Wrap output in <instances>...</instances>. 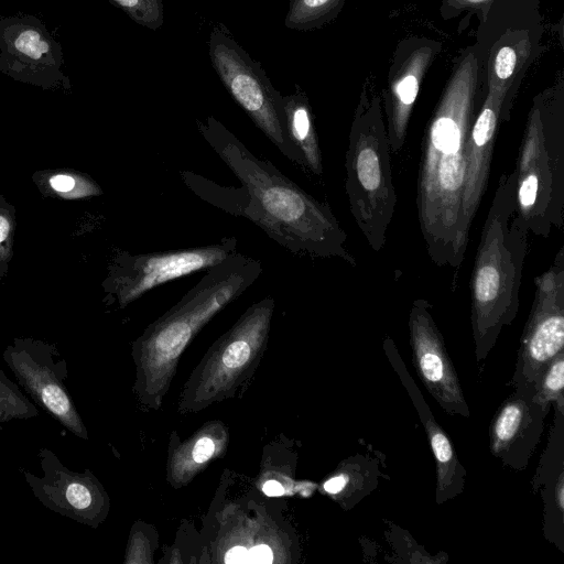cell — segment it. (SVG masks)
I'll list each match as a JSON object with an SVG mask.
<instances>
[{"label":"cell","instance_id":"1","mask_svg":"<svg viewBox=\"0 0 564 564\" xmlns=\"http://www.w3.org/2000/svg\"><path fill=\"white\" fill-rule=\"evenodd\" d=\"M196 123L204 140L240 183L239 187L224 186L193 171H180L183 183L196 196L248 219L293 254L339 258L356 265L346 247L347 235L327 203L306 193L270 161L257 158L213 116Z\"/></svg>","mask_w":564,"mask_h":564},{"label":"cell","instance_id":"2","mask_svg":"<svg viewBox=\"0 0 564 564\" xmlns=\"http://www.w3.org/2000/svg\"><path fill=\"white\" fill-rule=\"evenodd\" d=\"M478 61L471 48L454 64L425 127L416 183L420 230L430 259L458 271L469 241L462 203L470 129L477 116Z\"/></svg>","mask_w":564,"mask_h":564},{"label":"cell","instance_id":"3","mask_svg":"<svg viewBox=\"0 0 564 564\" xmlns=\"http://www.w3.org/2000/svg\"><path fill=\"white\" fill-rule=\"evenodd\" d=\"M263 271L259 259L238 251L208 268L184 296L150 324L133 344L135 392L141 403L159 408L185 347L225 306Z\"/></svg>","mask_w":564,"mask_h":564},{"label":"cell","instance_id":"4","mask_svg":"<svg viewBox=\"0 0 564 564\" xmlns=\"http://www.w3.org/2000/svg\"><path fill=\"white\" fill-rule=\"evenodd\" d=\"M514 212L513 170L500 176L470 276V321L478 365L485 362L501 330L511 325L519 311L529 232Z\"/></svg>","mask_w":564,"mask_h":564},{"label":"cell","instance_id":"5","mask_svg":"<svg viewBox=\"0 0 564 564\" xmlns=\"http://www.w3.org/2000/svg\"><path fill=\"white\" fill-rule=\"evenodd\" d=\"M514 217L547 238L564 225V107L562 96H536L516 161Z\"/></svg>","mask_w":564,"mask_h":564},{"label":"cell","instance_id":"6","mask_svg":"<svg viewBox=\"0 0 564 564\" xmlns=\"http://www.w3.org/2000/svg\"><path fill=\"white\" fill-rule=\"evenodd\" d=\"M390 155L381 99L364 91L348 134L345 192L359 231L376 252L386 243L398 200Z\"/></svg>","mask_w":564,"mask_h":564},{"label":"cell","instance_id":"7","mask_svg":"<svg viewBox=\"0 0 564 564\" xmlns=\"http://www.w3.org/2000/svg\"><path fill=\"white\" fill-rule=\"evenodd\" d=\"M274 306L272 296L253 303L210 346L184 387L180 411H199L230 398L251 377L267 347Z\"/></svg>","mask_w":564,"mask_h":564},{"label":"cell","instance_id":"8","mask_svg":"<svg viewBox=\"0 0 564 564\" xmlns=\"http://www.w3.org/2000/svg\"><path fill=\"white\" fill-rule=\"evenodd\" d=\"M207 45L212 66L232 99L284 158L305 171L304 160L288 132L282 95L261 64L221 23L213 26Z\"/></svg>","mask_w":564,"mask_h":564},{"label":"cell","instance_id":"9","mask_svg":"<svg viewBox=\"0 0 564 564\" xmlns=\"http://www.w3.org/2000/svg\"><path fill=\"white\" fill-rule=\"evenodd\" d=\"M534 299L517 356L511 388L533 386L543 369L564 351V247L534 278Z\"/></svg>","mask_w":564,"mask_h":564},{"label":"cell","instance_id":"10","mask_svg":"<svg viewBox=\"0 0 564 564\" xmlns=\"http://www.w3.org/2000/svg\"><path fill=\"white\" fill-rule=\"evenodd\" d=\"M63 50L36 17L0 18V70L43 87L64 80Z\"/></svg>","mask_w":564,"mask_h":564},{"label":"cell","instance_id":"11","mask_svg":"<svg viewBox=\"0 0 564 564\" xmlns=\"http://www.w3.org/2000/svg\"><path fill=\"white\" fill-rule=\"evenodd\" d=\"M408 326L412 364L427 392L447 414L469 417L459 377L429 301L416 299L412 302Z\"/></svg>","mask_w":564,"mask_h":564},{"label":"cell","instance_id":"12","mask_svg":"<svg viewBox=\"0 0 564 564\" xmlns=\"http://www.w3.org/2000/svg\"><path fill=\"white\" fill-rule=\"evenodd\" d=\"M237 251V238L225 237L206 246L127 254L120 261L117 290L126 305L150 290L221 262Z\"/></svg>","mask_w":564,"mask_h":564},{"label":"cell","instance_id":"13","mask_svg":"<svg viewBox=\"0 0 564 564\" xmlns=\"http://www.w3.org/2000/svg\"><path fill=\"white\" fill-rule=\"evenodd\" d=\"M551 405L535 398L533 386L513 389L489 424V451L505 467L523 470L534 453Z\"/></svg>","mask_w":564,"mask_h":564},{"label":"cell","instance_id":"14","mask_svg":"<svg viewBox=\"0 0 564 564\" xmlns=\"http://www.w3.org/2000/svg\"><path fill=\"white\" fill-rule=\"evenodd\" d=\"M441 43L410 37L398 45L383 91L386 130L391 154L404 145L409 121L423 78L441 51Z\"/></svg>","mask_w":564,"mask_h":564},{"label":"cell","instance_id":"15","mask_svg":"<svg viewBox=\"0 0 564 564\" xmlns=\"http://www.w3.org/2000/svg\"><path fill=\"white\" fill-rule=\"evenodd\" d=\"M382 347L424 427L435 460V502L436 505H443L463 492L467 470L460 463L449 436L435 420L417 384L405 367L394 341L387 336Z\"/></svg>","mask_w":564,"mask_h":564},{"label":"cell","instance_id":"16","mask_svg":"<svg viewBox=\"0 0 564 564\" xmlns=\"http://www.w3.org/2000/svg\"><path fill=\"white\" fill-rule=\"evenodd\" d=\"M503 98L487 90L473 122L466 156L463 193V220L467 231L487 189L498 127L501 123Z\"/></svg>","mask_w":564,"mask_h":564},{"label":"cell","instance_id":"17","mask_svg":"<svg viewBox=\"0 0 564 564\" xmlns=\"http://www.w3.org/2000/svg\"><path fill=\"white\" fill-rule=\"evenodd\" d=\"M8 365L29 393L73 433L86 438V431L63 384L62 369L53 357L13 354Z\"/></svg>","mask_w":564,"mask_h":564},{"label":"cell","instance_id":"18","mask_svg":"<svg viewBox=\"0 0 564 564\" xmlns=\"http://www.w3.org/2000/svg\"><path fill=\"white\" fill-rule=\"evenodd\" d=\"M532 486L544 502V535L563 551L564 545V420L554 419L547 447Z\"/></svg>","mask_w":564,"mask_h":564},{"label":"cell","instance_id":"19","mask_svg":"<svg viewBox=\"0 0 564 564\" xmlns=\"http://www.w3.org/2000/svg\"><path fill=\"white\" fill-rule=\"evenodd\" d=\"M45 477L35 479L31 486L35 495L51 509L78 521L94 519L97 511V486L88 476L73 474L65 469L53 456H46Z\"/></svg>","mask_w":564,"mask_h":564},{"label":"cell","instance_id":"20","mask_svg":"<svg viewBox=\"0 0 564 564\" xmlns=\"http://www.w3.org/2000/svg\"><path fill=\"white\" fill-rule=\"evenodd\" d=\"M531 54L525 32L505 34L490 52L487 67V88L503 98L501 122L510 119V110L521 74Z\"/></svg>","mask_w":564,"mask_h":564},{"label":"cell","instance_id":"21","mask_svg":"<svg viewBox=\"0 0 564 564\" xmlns=\"http://www.w3.org/2000/svg\"><path fill=\"white\" fill-rule=\"evenodd\" d=\"M380 453H357L344 459L324 481L323 490L345 510H350L376 490L381 477L387 478L380 466Z\"/></svg>","mask_w":564,"mask_h":564},{"label":"cell","instance_id":"22","mask_svg":"<svg viewBox=\"0 0 564 564\" xmlns=\"http://www.w3.org/2000/svg\"><path fill=\"white\" fill-rule=\"evenodd\" d=\"M282 101L286 115L288 132L304 160L305 171L321 176L323 174L322 151L314 115L305 91L296 85V90L282 96Z\"/></svg>","mask_w":564,"mask_h":564},{"label":"cell","instance_id":"23","mask_svg":"<svg viewBox=\"0 0 564 564\" xmlns=\"http://www.w3.org/2000/svg\"><path fill=\"white\" fill-rule=\"evenodd\" d=\"M345 0H291L284 25L296 31H311L334 21Z\"/></svg>","mask_w":564,"mask_h":564},{"label":"cell","instance_id":"24","mask_svg":"<svg viewBox=\"0 0 564 564\" xmlns=\"http://www.w3.org/2000/svg\"><path fill=\"white\" fill-rule=\"evenodd\" d=\"M191 449L186 446L181 455L173 458L170 464V476H173L175 482L188 481L197 471L198 467L204 466L216 454L218 446L210 435L203 433L194 442L189 441Z\"/></svg>","mask_w":564,"mask_h":564},{"label":"cell","instance_id":"25","mask_svg":"<svg viewBox=\"0 0 564 564\" xmlns=\"http://www.w3.org/2000/svg\"><path fill=\"white\" fill-rule=\"evenodd\" d=\"M533 387L540 402L564 411V351L549 362Z\"/></svg>","mask_w":564,"mask_h":564},{"label":"cell","instance_id":"26","mask_svg":"<svg viewBox=\"0 0 564 564\" xmlns=\"http://www.w3.org/2000/svg\"><path fill=\"white\" fill-rule=\"evenodd\" d=\"M137 24L158 30L164 23L163 0H108Z\"/></svg>","mask_w":564,"mask_h":564},{"label":"cell","instance_id":"27","mask_svg":"<svg viewBox=\"0 0 564 564\" xmlns=\"http://www.w3.org/2000/svg\"><path fill=\"white\" fill-rule=\"evenodd\" d=\"M28 405L9 381L0 377V420L28 414Z\"/></svg>","mask_w":564,"mask_h":564},{"label":"cell","instance_id":"28","mask_svg":"<svg viewBox=\"0 0 564 564\" xmlns=\"http://www.w3.org/2000/svg\"><path fill=\"white\" fill-rule=\"evenodd\" d=\"M495 0H443L441 14L451 19L464 11L476 12L479 18L486 19Z\"/></svg>","mask_w":564,"mask_h":564},{"label":"cell","instance_id":"29","mask_svg":"<svg viewBox=\"0 0 564 564\" xmlns=\"http://www.w3.org/2000/svg\"><path fill=\"white\" fill-rule=\"evenodd\" d=\"M272 561H273L272 551L265 544L253 546L248 552V563L269 564V563H272Z\"/></svg>","mask_w":564,"mask_h":564},{"label":"cell","instance_id":"30","mask_svg":"<svg viewBox=\"0 0 564 564\" xmlns=\"http://www.w3.org/2000/svg\"><path fill=\"white\" fill-rule=\"evenodd\" d=\"M248 552L245 546H235L231 547L227 553L225 554V563L231 564V563H248Z\"/></svg>","mask_w":564,"mask_h":564},{"label":"cell","instance_id":"31","mask_svg":"<svg viewBox=\"0 0 564 564\" xmlns=\"http://www.w3.org/2000/svg\"><path fill=\"white\" fill-rule=\"evenodd\" d=\"M50 184L57 192H68L75 186V181L68 175L58 174L50 180Z\"/></svg>","mask_w":564,"mask_h":564},{"label":"cell","instance_id":"32","mask_svg":"<svg viewBox=\"0 0 564 564\" xmlns=\"http://www.w3.org/2000/svg\"><path fill=\"white\" fill-rule=\"evenodd\" d=\"M262 490L267 496H270V497L281 496L284 494V488L282 487V485L280 482H278L275 480H268L263 485Z\"/></svg>","mask_w":564,"mask_h":564},{"label":"cell","instance_id":"33","mask_svg":"<svg viewBox=\"0 0 564 564\" xmlns=\"http://www.w3.org/2000/svg\"><path fill=\"white\" fill-rule=\"evenodd\" d=\"M10 230V224L8 219L0 215V242L4 241Z\"/></svg>","mask_w":564,"mask_h":564}]
</instances>
